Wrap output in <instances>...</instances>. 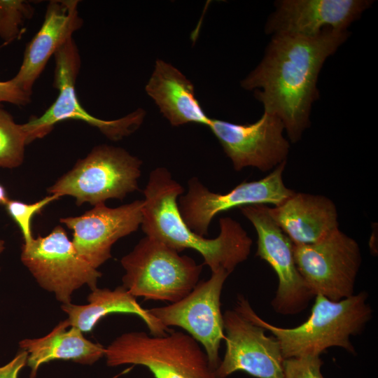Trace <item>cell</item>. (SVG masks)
Here are the masks:
<instances>
[{
	"mask_svg": "<svg viewBox=\"0 0 378 378\" xmlns=\"http://www.w3.org/2000/svg\"><path fill=\"white\" fill-rule=\"evenodd\" d=\"M347 38V31L331 29L315 37L274 34L260 63L241 81L246 90L255 89V97L264 111L281 120L292 143L309 126L323 63Z\"/></svg>",
	"mask_w": 378,
	"mask_h": 378,
	"instance_id": "obj_1",
	"label": "cell"
},
{
	"mask_svg": "<svg viewBox=\"0 0 378 378\" xmlns=\"http://www.w3.org/2000/svg\"><path fill=\"white\" fill-rule=\"evenodd\" d=\"M183 191L167 169L153 170L144 190L143 232L178 253L187 248L197 251L211 272L223 269L230 274L248 258L252 239L239 223L229 217L220 218V233L214 239L204 238L192 231L183 220L177 203Z\"/></svg>",
	"mask_w": 378,
	"mask_h": 378,
	"instance_id": "obj_2",
	"label": "cell"
},
{
	"mask_svg": "<svg viewBox=\"0 0 378 378\" xmlns=\"http://www.w3.org/2000/svg\"><path fill=\"white\" fill-rule=\"evenodd\" d=\"M368 298V294L365 291L337 302L317 295L307 320L291 328L278 327L261 318L242 295L237 297L234 309L270 332L279 342L284 359L320 356L332 346L343 348L355 354L350 337L361 333L372 315Z\"/></svg>",
	"mask_w": 378,
	"mask_h": 378,
	"instance_id": "obj_3",
	"label": "cell"
},
{
	"mask_svg": "<svg viewBox=\"0 0 378 378\" xmlns=\"http://www.w3.org/2000/svg\"><path fill=\"white\" fill-rule=\"evenodd\" d=\"M104 356L108 366L144 365L155 378H217L200 344L182 331L124 333L106 347Z\"/></svg>",
	"mask_w": 378,
	"mask_h": 378,
	"instance_id": "obj_4",
	"label": "cell"
},
{
	"mask_svg": "<svg viewBox=\"0 0 378 378\" xmlns=\"http://www.w3.org/2000/svg\"><path fill=\"white\" fill-rule=\"evenodd\" d=\"M164 243L146 236L120 263L122 286L135 298L176 302L199 282L203 265Z\"/></svg>",
	"mask_w": 378,
	"mask_h": 378,
	"instance_id": "obj_5",
	"label": "cell"
},
{
	"mask_svg": "<svg viewBox=\"0 0 378 378\" xmlns=\"http://www.w3.org/2000/svg\"><path fill=\"white\" fill-rule=\"evenodd\" d=\"M142 162L126 150L108 145L94 147L48 188L50 195L76 199L78 206H96L110 199L122 200L139 190Z\"/></svg>",
	"mask_w": 378,
	"mask_h": 378,
	"instance_id": "obj_6",
	"label": "cell"
},
{
	"mask_svg": "<svg viewBox=\"0 0 378 378\" xmlns=\"http://www.w3.org/2000/svg\"><path fill=\"white\" fill-rule=\"evenodd\" d=\"M53 87L58 95L51 106L39 117H31L22 124L27 144L49 134L55 124L66 120H78L97 127L108 139H122L135 132L142 124L145 111L137 109L119 119L105 120L90 114L82 107L76 92V80L80 67V57L73 38L55 53Z\"/></svg>",
	"mask_w": 378,
	"mask_h": 378,
	"instance_id": "obj_7",
	"label": "cell"
},
{
	"mask_svg": "<svg viewBox=\"0 0 378 378\" xmlns=\"http://www.w3.org/2000/svg\"><path fill=\"white\" fill-rule=\"evenodd\" d=\"M297 268L314 296L337 302L354 295L361 265L356 241L339 228L313 244L294 245Z\"/></svg>",
	"mask_w": 378,
	"mask_h": 378,
	"instance_id": "obj_8",
	"label": "cell"
},
{
	"mask_svg": "<svg viewBox=\"0 0 378 378\" xmlns=\"http://www.w3.org/2000/svg\"><path fill=\"white\" fill-rule=\"evenodd\" d=\"M21 260L38 284L54 293L63 304L71 303L74 291L83 285L92 290L96 289L102 276L78 255L65 230L59 225L47 236H38L29 244L23 245Z\"/></svg>",
	"mask_w": 378,
	"mask_h": 378,
	"instance_id": "obj_9",
	"label": "cell"
},
{
	"mask_svg": "<svg viewBox=\"0 0 378 378\" xmlns=\"http://www.w3.org/2000/svg\"><path fill=\"white\" fill-rule=\"evenodd\" d=\"M286 164V161L283 162L265 177L244 181L226 193L211 192L197 178H190L187 193L179 199L183 220L192 231L204 237L213 218L220 213L249 205L281 204L295 192L283 181Z\"/></svg>",
	"mask_w": 378,
	"mask_h": 378,
	"instance_id": "obj_10",
	"label": "cell"
},
{
	"mask_svg": "<svg viewBox=\"0 0 378 378\" xmlns=\"http://www.w3.org/2000/svg\"><path fill=\"white\" fill-rule=\"evenodd\" d=\"M257 233L256 255L267 262L278 277V288L271 302L282 315L304 311L315 297L300 274L294 259V244L271 216L265 204L239 208Z\"/></svg>",
	"mask_w": 378,
	"mask_h": 378,
	"instance_id": "obj_11",
	"label": "cell"
},
{
	"mask_svg": "<svg viewBox=\"0 0 378 378\" xmlns=\"http://www.w3.org/2000/svg\"><path fill=\"white\" fill-rule=\"evenodd\" d=\"M229 275L226 270L219 269L211 272L208 280L199 281L179 301L148 309L164 326L179 327L201 344L214 370L220 363L219 349L225 340L220 295Z\"/></svg>",
	"mask_w": 378,
	"mask_h": 378,
	"instance_id": "obj_12",
	"label": "cell"
},
{
	"mask_svg": "<svg viewBox=\"0 0 378 378\" xmlns=\"http://www.w3.org/2000/svg\"><path fill=\"white\" fill-rule=\"evenodd\" d=\"M208 127L236 171L252 167L267 172L287 160L290 144L281 120L273 114L264 111L258 120L244 125L211 118Z\"/></svg>",
	"mask_w": 378,
	"mask_h": 378,
	"instance_id": "obj_13",
	"label": "cell"
},
{
	"mask_svg": "<svg viewBox=\"0 0 378 378\" xmlns=\"http://www.w3.org/2000/svg\"><path fill=\"white\" fill-rule=\"evenodd\" d=\"M226 350L215 370L217 378L243 371L256 378H284L280 344L265 330L234 309L223 314Z\"/></svg>",
	"mask_w": 378,
	"mask_h": 378,
	"instance_id": "obj_14",
	"label": "cell"
},
{
	"mask_svg": "<svg viewBox=\"0 0 378 378\" xmlns=\"http://www.w3.org/2000/svg\"><path fill=\"white\" fill-rule=\"evenodd\" d=\"M142 200L116 208L100 204L84 214L60 219L73 230V245L78 255L97 269L111 258L119 239L135 232L141 224Z\"/></svg>",
	"mask_w": 378,
	"mask_h": 378,
	"instance_id": "obj_15",
	"label": "cell"
},
{
	"mask_svg": "<svg viewBox=\"0 0 378 378\" xmlns=\"http://www.w3.org/2000/svg\"><path fill=\"white\" fill-rule=\"evenodd\" d=\"M372 3L370 0L277 1L265 32L315 37L327 29L347 31Z\"/></svg>",
	"mask_w": 378,
	"mask_h": 378,
	"instance_id": "obj_16",
	"label": "cell"
},
{
	"mask_svg": "<svg viewBox=\"0 0 378 378\" xmlns=\"http://www.w3.org/2000/svg\"><path fill=\"white\" fill-rule=\"evenodd\" d=\"M78 2L77 0H54L48 3L44 21L26 46L22 64L12 78L27 94H31L34 83L50 57L82 27L83 20L78 11Z\"/></svg>",
	"mask_w": 378,
	"mask_h": 378,
	"instance_id": "obj_17",
	"label": "cell"
},
{
	"mask_svg": "<svg viewBox=\"0 0 378 378\" xmlns=\"http://www.w3.org/2000/svg\"><path fill=\"white\" fill-rule=\"evenodd\" d=\"M269 212L294 245L315 243L339 228L336 206L322 195L295 192Z\"/></svg>",
	"mask_w": 378,
	"mask_h": 378,
	"instance_id": "obj_18",
	"label": "cell"
},
{
	"mask_svg": "<svg viewBox=\"0 0 378 378\" xmlns=\"http://www.w3.org/2000/svg\"><path fill=\"white\" fill-rule=\"evenodd\" d=\"M146 91L172 125L194 122L209 126L211 118L197 101L193 85L170 64L156 60Z\"/></svg>",
	"mask_w": 378,
	"mask_h": 378,
	"instance_id": "obj_19",
	"label": "cell"
},
{
	"mask_svg": "<svg viewBox=\"0 0 378 378\" xmlns=\"http://www.w3.org/2000/svg\"><path fill=\"white\" fill-rule=\"evenodd\" d=\"M19 345L28 353L27 365L31 368L29 378L36 377L42 364L54 360L92 365L104 356L106 349L101 344L87 340L79 329L70 327L67 319L60 321L46 336L23 340Z\"/></svg>",
	"mask_w": 378,
	"mask_h": 378,
	"instance_id": "obj_20",
	"label": "cell"
},
{
	"mask_svg": "<svg viewBox=\"0 0 378 378\" xmlns=\"http://www.w3.org/2000/svg\"><path fill=\"white\" fill-rule=\"evenodd\" d=\"M87 304H62V310L68 314L70 327L82 332H90L97 323L111 314H130L138 316L147 326L150 335H165L172 329L162 325L143 308L122 285L113 290L98 288L92 290L88 297Z\"/></svg>",
	"mask_w": 378,
	"mask_h": 378,
	"instance_id": "obj_21",
	"label": "cell"
},
{
	"mask_svg": "<svg viewBox=\"0 0 378 378\" xmlns=\"http://www.w3.org/2000/svg\"><path fill=\"white\" fill-rule=\"evenodd\" d=\"M27 144L22 125L16 123L10 114L0 107V167L11 169L20 166Z\"/></svg>",
	"mask_w": 378,
	"mask_h": 378,
	"instance_id": "obj_22",
	"label": "cell"
},
{
	"mask_svg": "<svg viewBox=\"0 0 378 378\" xmlns=\"http://www.w3.org/2000/svg\"><path fill=\"white\" fill-rule=\"evenodd\" d=\"M34 8L22 0H0V38L7 45L21 34L26 20L31 18Z\"/></svg>",
	"mask_w": 378,
	"mask_h": 378,
	"instance_id": "obj_23",
	"label": "cell"
},
{
	"mask_svg": "<svg viewBox=\"0 0 378 378\" xmlns=\"http://www.w3.org/2000/svg\"><path fill=\"white\" fill-rule=\"evenodd\" d=\"M60 198L56 195H48L41 200L31 203H24L18 200H8L5 206L6 209L21 230L24 243L29 244L34 237L31 232V220L35 214L52 202Z\"/></svg>",
	"mask_w": 378,
	"mask_h": 378,
	"instance_id": "obj_24",
	"label": "cell"
},
{
	"mask_svg": "<svg viewBox=\"0 0 378 378\" xmlns=\"http://www.w3.org/2000/svg\"><path fill=\"white\" fill-rule=\"evenodd\" d=\"M323 363L318 356L285 359L284 378H324L321 370Z\"/></svg>",
	"mask_w": 378,
	"mask_h": 378,
	"instance_id": "obj_25",
	"label": "cell"
},
{
	"mask_svg": "<svg viewBox=\"0 0 378 378\" xmlns=\"http://www.w3.org/2000/svg\"><path fill=\"white\" fill-rule=\"evenodd\" d=\"M31 101V95L22 90L12 79L0 81V103L8 102L25 106Z\"/></svg>",
	"mask_w": 378,
	"mask_h": 378,
	"instance_id": "obj_26",
	"label": "cell"
},
{
	"mask_svg": "<svg viewBox=\"0 0 378 378\" xmlns=\"http://www.w3.org/2000/svg\"><path fill=\"white\" fill-rule=\"evenodd\" d=\"M28 353L21 349L13 358L0 366V378H18L22 369L27 365Z\"/></svg>",
	"mask_w": 378,
	"mask_h": 378,
	"instance_id": "obj_27",
	"label": "cell"
},
{
	"mask_svg": "<svg viewBox=\"0 0 378 378\" xmlns=\"http://www.w3.org/2000/svg\"><path fill=\"white\" fill-rule=\"evenodd\" d=\"M8 200L4 188L0 184V204L5 205Z\"/></svg>",
	"mask_w": 378,
	"mask_h": 378,
	"instance_id": "obj_28",
	"label": "cell"
},
{
	"mask_svg": "<svg viewBox=\"0 0 378 378\" xmlns=\"http://www.w3.org/2000/svg\"><path fill=\"white\" fill-rule=\"evenodd\" d=\"M5 248L4 241L2 239H0V255L4 251Z\"/></svg>",
	"mask_w": 378,
	"mask_h": 378,
	"instance_id": "obj_29",
	"label": "cell"
}]
</instances>
